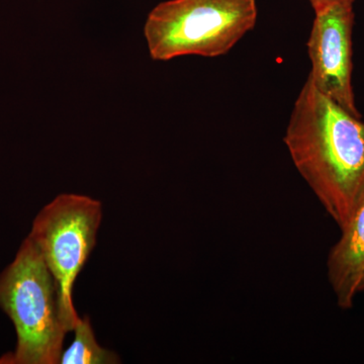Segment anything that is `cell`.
<instances>
[{"label": "cell", "mask_w": 364, "mask_h": 364, "mask_svg": "<svg viewBox=\"0 0 364 364\" xmlns=\"http://www.w3.org/2000/svg\"><path fill=\"white\" fill-rule=\"evenodd\" d=\"M0 309L16 333V349L2 355L0 364L60 363L67 331L59 317L56 287L28 236L0 272Z\"/></svg>", "instance_id": "cell-2"}, {"label": "cell", "mask_w": 364, "mask_h": 364, "mask_svg": "<svg viewBox=\"0 0 364 364\" xmlns=\"http://www.w3.org/2000/svg\"><path fill=\"white\" fill-rule=\"evenodd\" d=\"M75 337L70 346L62 352L61 364H116L121 363L114 352L100 346L95 339V332L88 316L79 320L76 325Z\"/></svg>", "instance_id": "cell-7"}, {"label": "cell", "mask_w": 364, "mask_h": 364, "mask_svg": "<svg viewBox=\"0 0 364 364\" xmlns=\"http://www.w3.org/2000/svg\"><path fill=\"white\" fill-rule=\"evenodd\" d=\"M255 0H168L151 11L144 26L151 58H215L233 49L257 21Z\"/></svg>", "instance_id": "cell-3"}, {"label": "cell", "mask_w": 364, "mask_h": 364, "mask_svg": "<svg viewBox=\"0 0 364 364\" xmlns=\"http://www.w3.org/2000/svg\"><path fill=\"white\" fill-rule=\"evenodd\" d=\"M309 1H310L311 6H312L314 11L317 13V11L326 9V7L333 6V4H353L355 0H309Z\"/></svg>", "instance_id": "cell-8"}, {"label": "cell", "mask_w": 364, "mask_h": 364, "mask_svg": "<svg viewBox=\"0 0 364 364\" xmlns=\"http://www.w3.org/2000/svg\"><path fill=\"white\" fill-rule=\"evenodd\" d=\"M353 4H333L315 13L306 48L312 69L308 77L320 92L361 117L352 88Z\"/></svg>", "instance_id": "cell-5"}, {"label": "cell", "mask_w": 364, "mask_h": 364, "mask_svg": "<svg viewBox=\"0 0 364 364\" xmlns=\"http://www.w3.org/2000/svg\"><path fill=\"white\" fill-rule=\"evenodd\" d=\"M306 78L284 142L294 167L342 229L364 186V123Z\"/></svg>", "instance_id": "cell-1"}, {"label": "cell", "mask_w": 364, "mask_h": 364, "mask_svg": "<svg viewBox=\"0 0 364 364\" xmlns=\"http://www.w3.org/2000/svg\"><path fill=\"white\" fill-rule=\"evenodd\" d=\"M327 260L328 279L337 304L348 310L364 279V186Z\"/></svg>", "instance_id": "cell-6"}, {"label": "cell", "mask_w": 364, "mask_h": 364, "mask_svg": "<svg viewBox=\"0 0 364 364\" xmlns=\"http://www.w3.org/2000/svg\"><path fill=\"white\" fill-rule=\"evenodd\" d=\"M364 291V279L363 280V282H361L360 287H359V291Z\"/></svg>", "instance_id": "cell-9"}, {"label": "cell", "mask_w": 364, "mask_h": 364, "mask_svg": "<svg viewBox=\"0 0 364 364\" xmlns=\"http://www.w3.org/2000/svg\"><path fill=\"white\" fill-rule=\"evenodd\" d=\"M102 218L100 200L65 193L40 210L28 235L54 279L59 317L67 332L81 318L73 303L74 282L97 244Z\"/></svg>", "instance_id": "cell-4"}]
</instances>
